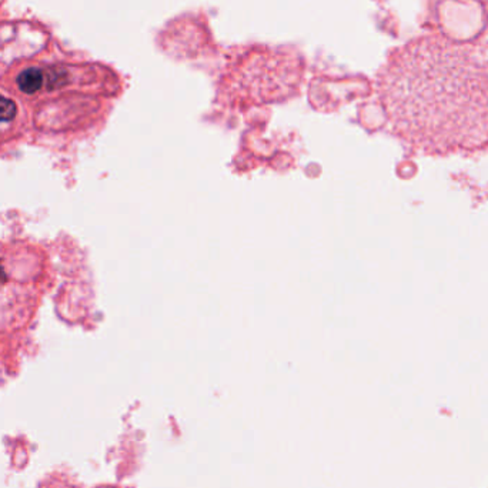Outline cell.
Masks as SVG:
<instances>
[{
  "label": "cell",
  "mask_w": 488,
  "mask_h": 488,
  "mask_svg": "<svg viewBox=\"0 0 488 488\" xmlns=\"http://www.w3.org/2000/svg\"><path fill=\"white\" fill-rule=\"evenodd\" d=\"M41 275V260L30 249L0 244V333L15 331L30 320Z\"/></svg>",
  "instance_id": "2"
},
{
  "label": "cell",
  "mask_w": 488,
  "mask_h": 488,
  "mask_svg": "<svg viewBox=\"0 0 488 488\" xmlns=\"http://www.w3.org/2000/svg\"><path fill=\"white\" fill-rule=\"evenodd\" d=\"M43 84V73L37 69H27L22 72L18 79V86L20 91L26 95L36 93Z\"/></svg>",
  "instance_id": "3"
},
{
  "label": "cell",
  "mask_w": 488,
  "mask_h": 488,
  "mask_svg": "<svg viewBox=\"0 0 488 488\" xmlns=\"http://www.w3.org/2000/svg\"><path fill=\"white\" fill-rule=\"evenodd\" d=\"M377 93L394 135L427 154L488 147V62L441 34L394 49Z\"/></svg>",
  "instance_id": "1"
},
{
  "label": "cell",
  "mask_w": 488,
  "mask_h": 488,
  "mask_svg": "<svg viewBox=\"0 0 488 488\" xmlns=\"http://www.w3.org/2000/svg\"><path fill=\"white\" fill-rule=\"evenodd\" d=\"M16 113L18 109L15 102L5 96H0V121H11L15 119Z\"/></svg>",
  "instance_id": "4"
}]
</instances>
